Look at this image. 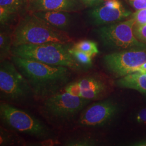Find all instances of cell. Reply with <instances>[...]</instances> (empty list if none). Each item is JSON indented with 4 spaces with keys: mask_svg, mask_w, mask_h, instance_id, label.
<instances>
[{
    "mask_svg": "<svg viewBox=\"0 0 146 146\" xmlns=\"http://www.w3.org/2000/svg\"><path fill=\"white\" fill-rule=\"evenodd\" d=\"M11 60L26 78L36 99L44 100L72 81L73 70L11 55Z\"/></svg>",
    "mask_w": 146,
    "mask_h": 146,
    "instance_id": "cell-1",
    "label": "cell"
},
{
    "mask_svg": "<svg viewBox=\"0 0 146 146\" xmlns=\"http://www.w3.org/2000/svg\"><path fill=\"white\" fill-rule=\"evenodd\" d=\"M13 47L47 43L70 44L72 37L66 31L58 29L30 13L21 19L11 33Z\"/></svg>",
    "mask_w": 146,
    "mask_h": 146,
    "instance_id": "cell-2",
    "label": "cell"
},
{
    "mask_svg": "<svg viewBox=\"0 0 146 146\" xmlns=\"http://www.w3.org/2000/svg\"><path fill=\"white\" fill-rule=\"evenodd\" d=\"M70 44L47 43L23 44L13 47L11 55L33 60L47 64L63 66L74 71H81L84 67L69 52Z\"/></svg>",
    "mask_w": 146,
    "mask_h": 146,
    "instance_id": "cell-3",
    "label": "cell"
},
{
    "mask_svg": "<svg viewBox=\"0 0 146 146\" xmlns=\"http://www.w3.org/2000/svg\"><path fill=\"white\" fill-rule=\"evenodd\" d=\"M90 102L67 92H60L44 100L40 110L49 123L61 126L73 121Z\"/></svg>",
    "mask_w": 146,
    "mask_h": 146,
    "instance_id": "cell-4",
    "label": "cell"
},
{
    "mask_svg": "<svg viewBox=\"0 0 146 146\" xmlns=\"http://www.w3.org/2000/svg\"><path fill=\"white\" fill-rule=\"evenodd\" d=\"M0 118L3 125L17 132L40 140H52L54 134L47 125L34 116L1 101Z\"/></svg>",
    "mask_w": 146,
    "mask_h": 146,
    "instance_id": "cell-5",
    "label": "cell"
},
{
    "mask_svg": "<svg viewBox=\"0 0 146 146\" xmlns=\"http://www.w3.org/2000/svg\"><path fill=\"white\" fill-rule=\"evenodd\" d=\"M0 95L1 101L11 104L24 103L34 98L26 78L8 59L0 62Z\"/></svg>",
    "mask_w": 146,
    "mask_h": 146,
    "instance_id": "cell-6",
    "label": "cell"
},
{
    "mask_svg": "<svg viewBox=\"0 0 146 146\" xmlns=\"http://www.w3.org/2000/svg\"><path fill=\"white\" fill-rule=\"evenodd\" d=\"M135 20L131 18L106 25L96 30L106 47L117 51L146 49V44L137 39L134 34Z\"/></svg>",
    "mask_w": 146,
    "mask_h": 146,
    "instance_id": "cell-7",
    "label": "cell"
},
{
    "mask_svg": "<svg viewBox=\"0 0 146 146\" xmlns=\"http://www.w3.org/2000/svg\"><path fill=\"white\" fill-rule=\"evenodd\" d=\"M145 62H146V49L117 51L104 57L106 68L116 78L138 72Z\"/></svg>",
    "mask_w": 146,
    "mask_h": 146,
    "instance_id": "cell-8",
    "label": "cell"
},
{
    "mask_svg": "<svg viewBox=\"0 0 146 146\" xmlns=\"http://www.w3.org/2000/svg\"><path fill=\"white\" fill-rule=\"evenodd\" d=\"M119 106L114 101L105 100L86 106L80 114L77 125L80 127H98L104 125L118 113Z\"/></svg>",
    "mask_w": 146,
    "mask_h": 146,
    "instance_id": "cell-9",
    "label": "cell"
},
{
    "mask_svg": "<svg viewBox=\"0 0 146 146\" xmlns=\"http://www.w3.org/2000/svg\"><path fill=\"white\" fill-rule=\"evenodd\" d=\"M107 90L108 86L102 78L98 75H90L70 82L61 92L92 101L102 98Z\"/></svg>",
    "mask_w": 146,
    "mask_h": 146,
    "instance_id": "cell-10",
    "label": "cell"
},
{
    "mask_svg": "<svg viewBox=\"0 0 146 146\" xmlns=\"http://www.w3.org/2000/svg\"><path fill=\"white\" fill-rule=\"evenodd\" d=\"M131 14V11L127 9L120 0H105L89 12L92 21L98 26L123 21Z\"/></svg>",
    "mask_w": 146,
    "mask_h": 146,
    "instance_id": "cell-11",
    "label": "cell"
},
{
    "mask_svg": "<svg viewBox=\"0 0 146 146\" xmlns=\"http://www.w3.org/2000/svg\"><path fill=\"white\" fill-rule=\"evenodd\" d=\"M85 7L82 0H30L28 3L31 13L40 11L77 12Z\"/></svg>",
    "mask_w": 146,
    "mask_h": 146,
    "instance_id": "cell-12",
    "label": "cell"
},
{
    "mask_svg": "<svg viewBox=\"0 0 146 146\" xmlns=\"http://www.w3.org/2000/svg\"><path fill=\"white\" fill-rule=\"evenodd\" d=\"M32 13L51 26L64 31H66L72 22V15L66 11H40Z\"/></svg>",
    "mask_w": 146,
    "mask_h": 146,
    "instance_id": "cell-13",
    "label": "cell"
},
{
    "mask_svg": "<svg viewBox=\"0 0 146 146\" xmlns=\"http://www.w3.org/2000/svg\"><path fill=\"white\" fill-rule=\"evenodd\" d=\"M115 84L120 88L134 89L146 94V73L136 72L129 74L120 78Z\"/></svg>",
    "mask_w": 146,
    "mask_h": 146,
    "instance_id": "cell-14",
    "label": "cell"
},
{
    "mask_svg": "<svg viewBox=\"0 0 146 146\" xmlns=\"http://www.w3.org/2000/svg\"><path fill=\"white\" fill-rule=\"evenodd\" d=\"M26 142L17 131L0 127V146H25Z\"/></svg>",
    "mask_w": 146,
    "mask_h": 146,
    "instance_id": "cell-15",
    "label": "cell"
},
{
    "mask_svg": "<svg viewBox=\"0 0 146 146\" xmlns=\"http://www.w3.org/2000/svg\"><path fill=\"white\" fill-rule=\"evenodd\" d=\"M13 40L11 34L2 30L0 32V62L11 56Z\"/></svg>",
    "mask_w": 146,
    "mask_h": 146,
    "instance_id": "cell-16",
    "label": "cell"
},
{
    "mask_svg": "<svg viewBox=\"0 0 146 146\" xmlns=\"http://www.w3.org/2000/svg\"><path fill=\"white\" fill-rule=\"evenodd\" d=\"M97 141L90 135H81L75 136L66 140L63 145L67 146H95Z\"/></svg>",
    "mask_w": 146,
    "mask_h": 146,
    "instance_id": "cell-17",
    "label": "cell"
},
{
    "mask_svg": "<svg viewBox=\"0 0 146 146\" xmlns=\"http://www.w3.org/2000/svg\"><path fill=\"white\" fill-rule=\"evenodd\" d=\"M72 48L73 49L86 53L92 57H94L99 52L97 43L91 40L80 41L75 43Z\"/></svg>",
    "mask_w": 146,
    "mask_h": 146,
    "instance_id": "cell-18",
    "label": "cell"
},
{
    "mask_svg": "<svg viewBox=\"0 0 146 146\" xmlns=\"http://www.w3.org/2000/svg\"><path fill=\"white\" fill-rule=\"evenodd\" d=\"M28 3L27 0H0V7L5 9L11 15L20 11Z\"/></svg>",
    "mask_w": 146,
    "mask_h": 146,
    "instance_id": "cell-19",
    "label": "cell"
},
{
    "mask_svg": "<svg viewBox=\"0 0 146 146\" xmlns=\"http://www.w3.org/2000/svg\"><path fill=\"white\" fill-rule=\"evenodd\" d=\"M69 52L72 55L76 61L84 68H88L92 67V58L88 54L84 52L73 49L72 47L69 49Z\"/></svg>",
    "mask_w": 146,
    "mask_h": 146,
    "instance_id": "cell-20",
    "label": "cell"
},
{
    "mask_svg": "<svg viewBox=\"0 0 146 146\" xmlns=\"http://www.w3.org/2000/svg\"><path fill=\"white\" fill-rule=\"evenodd\" d=\"M133 30L137 39L146 44V24L142 25L135 24Z\"/></svg>",
    "mask_w": 146,
    "mask_h": 146,
    "instance_id": "cell-21",
    "label": "cell"
},
{
    "mask_svg": "<svg viewBox=\"0 0 146 146\" xmlns=\"http://www.w3.org/2000/svg\"><path fill=\"white\" fill-rule=\"evenodd\" d=\"M131 18L135 21V24L142 25L146 24V9L137 10L131 14Z\"/></svg>",
    "mask_w": 146,
    "mask_h": 146,
    "instance_id": "cell-22",
    "label": "cell"
},
{
    "mask_svg": "<svg viewBox=\"0 0 146 146\" xmlns=\"http://www.w3.org/2000/svg\"><path fill=\"white\" fill-rule=\"evenodd\" d=\"M11 14L4 9L3 8L0 7V22L1 26L5 25L11 19Z\"/></svg>",
    "mask_w": 146,
    "mask_h": 146,
    "instance_id": "cell-23",
    "label": "cell"
},
{
    "mask_svg": "<svg viewBox=\"0 0 146 146\" xmlns=\"http://www.w3.org/2000/svg\"><path fill=\"white\" fill-rule=\"evenodd\" d=\"M129 2L136 11L146 9V0H133L129 1Z\"/></svg>",
    "mask_w": 146,
    "mask_h": 146,
    "instance_id": "cell-24",
    "label": "cell"
},
{
    "mask_svg": "<svg viewBox=\"0 0 146 146\" xmlns=\"http://www.w3.org/2000/svg\"><path fill=\"white\" fill-rule=\"evenodd\" d=\"M135 120L139 123L146 125V107L140 110L136 114Z\"/></svg>",
    "mask_w": 146,
    "mask_h": 146,
    "instance_id": "cell-25",
    "label": "cell"
},
{
    "mask_svg": "<svg viewBox=\"0 0 146 146\" xmlns=\"http://www.w3.org/2000/svg\"><path fill=\"white\" fill-rule=\"evenodd\" d=\"M84 5L87 7H93L99 5L105 0H82Z\"/></svg>",
    "mask_w": 146,
    "mask_h": 146,
    "instance_id": "cell-26",
    "label": "cell"
},
{
    "mask_svg": "<svg viewBox=\"0 0 146 146\" xmlns=\"http://www.w3.org/2000/svg\"><path fill=\"white\" fill-rule=\"evenodd\" d=\"M133 145L136 146H146V139L135 142Z\"/></svg>",
    "mask_w": 146,
    "mask_h": 146,
    "instance_id": "cell-27",
    "label": "cell"
},
{
    "mask_svg": "<svg viewBox=\"0 0 146 146\" xmlns=\"http://www.w3.org/2000/svg\"><path fill=\"white\" fill-rule=\"evenodd\" d=\"M138 72L142 73H146V62H145L139 69Z\"/></svg>",
    "mask_w": 146,
    "mask_h": 146,
    "instance_id": "cell-28",
    "label": "cell"
},
{
    "mask_svg": "<svg viewBox=\"0 0 146 146\" xmlns=\"http://www.w3.org/2000/svg\"><path fill=\"white\" fill-rule=\"evenodd\" d=\"M27 1H28V2H29V1H30V0H27Z\"/></svg>",
    "mask_w": 146,
    "mask_h": 146,
    "instance_id": "cell-29",
    "label": "cell"
},
{
    "mask_svg": "<svg viewBox=\"0 0 146 146\" xmlns=\"http://www.w3.org/2000/svg\"><path fill=\"white\" fill-rule=\"evenodd\" d=\"M129 1H133V0H129Z\"/></svg>",
    "mask_w": 146,
    "mask_h": 146,
    "instance_id": "cell-30",
    "label": "cell"
},
{
    "mask_svg": "<svg viewBox=\"0 0 146 146\" xmlns=\"http://www.w3.org/2000/svg\"><path fill=\"white\" fill-rule=\"evenodd\" d=\"M145 96H146V94H145Z\"/></svg>",
    "mask_w": 146,
    "mask_h": 146,
    "instance_id": "cell-31",
    "label": "cell"
}]
</instances>
